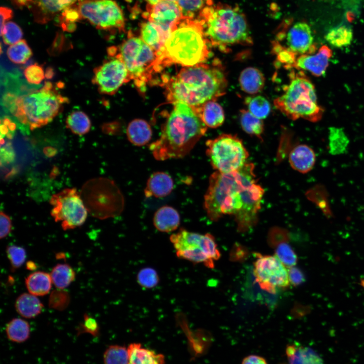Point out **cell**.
I'll return each mask as SVG.
<instances>
[{
    "mask_svg": "<svg viewBox=\"0 0 364 364\" xmlns=\"http://www.w3.org/2000/svg\"><path fill=\"white\" fill-rule=\"evenodd\" d=\"M254 168L252 163L247 162L238 170L225 173L215 171L210 175L204 201L210 219L217 221L224 215H232L241 232L256 225L264 191L257 182Z\"/></svg>",
    "mask_w": 364,
    "mask_h": 364,
    "instance_id": "6da1fadb",
    "label": "cell"
},
{
    "mask_svg": "<svg viewBox=\"0 0 364 364\" xmlns=\"http://www.w3.org/2000/svg\"><path fill=\"white\" fill-rule=\"evenodd\" d=\"M165 84L169 101L196 109L225 94L228 79L223 66L216 59L210 63L184 67Z\"/></svg>",
    "mask_w": 364,
    "mask_h": 364,
    "instance_id": "7a4b0ae2",
    "label": "cell"
},
{
    "mask_svg": "<svg viewBox=\"0 0 364 364\" xmlns=\"http://www.w3.org/2000/svg\"><path fill=\"white\" fill-rule=\"evenodd\" d=\"M173 104L159 139L149 146L159 161L184 157L207 131V127L193 108L181 102Z\"/></svg>",
    "mask_w": 364,
    "mask_h": 364,
    "instance_id": "3957f363",
    "label": "cell"
},
{
    "mask_svg": "<svg viewBox=\"0 0 364 364\" xmlns=\"http://www.w3.org/2000/svg\"><path fill=\"white\" fill-rule=\"evenodd\" d=\"M197 19L203 26L209 45L223 53L229 52L235 46L253 44L246 17L237 6L213 3Z\"/></svg>",
    "mask_w": 364,
    "mask_h": 364,
    "instance_id": "277c9868",
    "label": "cell"
},
{
    "mask_svg": "<svg viewBox=\"0 0 364 364\" xmlns=\"http://www.w3.org/2000/svg\"><path fill=\"white\" fill-rule=\"evenodd\" d=\"M209 46L200 21L185 18L157 52L158 69L173 64L190 67L204 63L210 56Z\"/></svg>",
    "mask_w": 364,
    "mask_h": 364,
    "instance_id": "5b68a950",
    "label": "cell"
},
{
    "mask_svg": "<svg viewBox=\"0 0 364 364\" xmlns=\"http://www.w3.org/2000/svg\"><path fill=\"white\" fill-rule=\"evenodd\" d=\"M4 101L20 123L33 130L51 122L68 99L60 94L51 82L46 81L39 89L19 97L8 93Z\"/></svg>",
    "mask_w": 364,
    "mask_h": 364,
    "instance_id": "8992f818",
    "label": "cell"
},
{
    "mask_svg": "<svg viewBox=\"0 0 364 364\" xmlns=\"http://www.w3.org/2000/svg\"><path fill=\"white\" fill-rule=\"evenodd\" d=\"M290 78L284 93L274 100L275 106L291 120L318 121L324 109L317 103L314 85L302 71L292 72Z\"/></svg>",
    "mask_w": 364,
    "mask_h": 364,
    "instance_id": "52a82bcc",
    "label": "cell"
},
{
    "mask_svg": "<svg viewBox=\"0 0 364 364\" xmlns=\"http://www.w3.org/2000/svg\"><path fill=\"white\" fill-rule=\"evenodd\" d=\"M118 53L112 49L109 56H116L125 64L131 80L140 89L145 87L154 73L159 71L157 52L147 44L141 37L131 33L117 49Z\"/></svg>",
    "mask_w": 364,
    "mask_h": 364,
    "instance_id": "ba28073f",
    "label": "cell"
},
{
    "mask_svg": "<svg viewBox=\"0 0 364 364\" xmlns=\"http://www.w3.org/2000/svg\"><path fill=\"white\" fill-rule=\"evenodd\" d=\"M206 154L215 171L232 172L247 162L249 153L242 141L235 135L222 134L206 142Z\"/></svg>",
    "mask_w": 364,
    "mask_h": 364,
    "instance_id": "9c48e42d",
    "label": "cell"
},
{
    "mask_svg": "<svg viewBox=\"0 0 364 364\" xmlns=\"http://www.w3.org/2000/svg\"><path fill=\"white\" fill-rule=\"evenodd\" d=\"M116 192L112 181L106 178H96L83 185L80 195L92 216L105 219L115 215Z\"/></svg>",
    "mask_w": 364,
    "mask_h": 364,
    "instance_id": "30bf717a",
    "label": "cell"
},
{
    "mask_svg": "<svg viewBox=\"0 0 364 364\" xmlns=\"http://www.w3.org/2000/svg\"><path fill=\"white\" fill-rule=\"evenodd\" d=\"M77 8L81 19L88 20L97 29L124 31L123 12L114 0H83Z\"/></svg>",
    "mask_w": 364,
    "mask_h": 364,
    "instance_id": "8fae6325",
    "label": "cell"
},
{
    "mask_svg": "<svg viewBox=\"0 0 364 364\" xmlns=\"http://www.w3.org/2000/svg\"><path fill=\"white\" fill-rule=\"evenodd\" d=\"M51 215L61 222L64 230L73 229L85 222L87 210L80 194L75 188L65 189L53 195L50 200Z\"/></svg>",
    "mask_w": 364,
    "mask_h": 364,
    "instance_id": "7c38bea8",
    "label": "cell"
},
{
    "mask_svg": "<svg viewBox=\"0 0 364 364\" xmlns=\"http://www.w3.org/2000/svg\"><path fill=\"white\" fill-rule=\"evenodd\" d=\"M254 275L256 282L264 290L275 293L278 288L289 286L288 270L275 256L255 253Z\"/></svg>",
    "mask_w": 364,
    "mask_h": 364,
    "instance_id": "4fadbf2b",
    "label": "cell"
},
{
    "mask_svg": "<svg viewBox=\"0 0 364 364\" xmlns=\"http://www.w3.org/2000/svg\"><path fill=\"white\" fill-rule=\"evenodd\" d=\"M110 57L109 59L94 69L92 81L97 86L101 94L112 95L123 83L131 79L121 60L116 56Z\"/></svg>",
    "mask_w": 364,
    "mask_h": 364,
    "instance_id": "5bb4252c",
    "label": "cell"
},
{
    "mask_svg": "<svg viewBox=\"0 0 364 364\" xmlns=\"http://www.w3.org/2000/svg\"><path fill=\"white\" fill-rule=\"evenodd\" d=\"M205 234L180 229L170 236V241L176 250V256L194 263H203L206 267H214V261L210 259L204 250Z\"/></svg>",
    "mask_w": 364,
    "mask_h": 364,
    "instance_id": "9a60e30c",
    "label": "cell"
},
{
    "mask_svg": "<svg viewBox=\"0 0 364 364\" xmlns=\"http://www.w3.org/2000/svg\"><path fill=\"white\" fill-rule=\"evenodd\" d=\"M283 40L285 45L281 44L296 55L311 54L316 51L311 29L304 22L292 24L290 20L287 21L278 33L276 40Z\"/></svg>",
    "mask_w": 364,
    "mask_h": 364,
    "instance_id": "2e32d148",
    "label": "cell"
},
{
    "mask_svg": "<svg viewBox=\"0 0 364 364\" xmlns=\"http://www.w3.org/2000/svg\"><path fill=\"white\" fill-rule=\"evenodd\" d=\"M143 17L157 25L168 37L185 19L178 4L167 0H160L152 5L147 4Z\"/></svg>",
    "mask_w": 364,
    "mask_h": 364,
    "instance_id": "e0dca14e",
    "label": "cell"
},
{
    "mask_svg": "<svg viewBox=\"0 0 364 364\" xmlns=\"http://www.w3.org/2000/svg\"><path fill=\"white\" fill-rule=\"evenodd\" d=\"M332 56V50L324 45L316 53L299 56L294 68L307 71L315 76L320 77L325 74Z\"/></svg>",
    "mask_w": 364,
    "mask_h": 364,
    "instance_id": "ac0fdd59",
    "label": "cell"
},
{
    "mask_svg": "<svg viewBox=\"0 0 364 364\" xmlns=\"http://www.w3.org/2000/svg\"><path fill=\"white\" fill-rule=\"evenodd\" d=\"M83 0H35L33 12L37 22L44 23L51 20L54 16L72 7L77 2Z\"/></svg>",
    "mask_w": 364,
    "mask_h": 364,
    "instance_id": "d6986e66",
    "label": "cell"
},
{
    "mask_svg": "<svg viewBox=\"0 0 364 364\" xmlns=\"http://www.w3.org/2000/svg\"><path fill=\"white\" fill-rule=\"evenodd\" d=\"M289 162L294 170L306 173L310 171L315 163V155L308 146L300 144L295 146L289 154Z\"/></svg>",
    "mask_w": 364,
    "mask_h": 364,
    "instance_id": "ffe728a7",
    "label": "cell"
},
{
    "mask_svg": "<svg viewBox=\"0 0 364 364\" xmlns=\"http://www.w3.org/2000/svg\"><path fill=\"white\" fill-rule=\"evenodd\" d=\"M174 187L172 178L167 173L157 171L152 174L144 190L146 197L162 198L169 195Z\"/></svg>",
    "mask_w": 364,
    "mask_h": 364,
    "instance_id": "44dd1931",
    "label": "cell"
},
{
    "mask_svg": "<svg viewBox=\"0 0 364 364\" xmlns=\"http://www.w3.org/2000/svg\"><path fill=\"white\" fill-rule=\"evenodd\" d=\"M128 364H165L164 356L142 347L140 343H133L127 347Z\"/></svg>",
    "mask_w": 364,
    "mask_h": 364,
    "instance_id": "7402d4cb",
    "label": "cell"
},
{
    "mask_svg": "<svg viewBox=\"0 0 364 364\" xmlns=\"http://www.w3.org/2000/svg\"><path fill=\"white\" fill-rule=\"evenodd\" d=\"M265 81V77L262 72L253 67H248L243 69L239 78L241 89L245 93L252 95L263 89Z\"/></svg>",
    "mask_w": 364,
    "mask_h": 364,
    "instance_id": "603a6c76",
    "label": "cell"
},
{
    "mask_svg": "<svg viewBox=\"0 0 364 364\" xmlns=\"http://www.w3.org/2000/svg\"><path fill=\"white\" fill-rule=\"evenodd\" d=\"M153 223L156 229L162 232L169 233L176 230L180 224V216L171 206H163L155 213Z\"/></svg>",
    "mask_w": 364,
    "mask_h": 364,
    "instance_id": "cb8c5ba5",
    "label": "cell"
},
{
    "mask_svg": "<svg viewBox=\"0 0 364 364\" xmlns=\"http://www.w3.org/2000/svg\"><path fill=\"white\" fill-rule=\"evenodd\" d=\"M207 127L216 128L221 126L225 119L222 107L215 101H210L194 109Z\"/></svg>",
    "mask_w": 364,
    "mask_h": 364,
    "instance_id": "d4e9b609",
    "label": "cell"
},
{
    "mask_svg": "<svg viewBox=\"0 0 364 364\" xmlns=\"http://www.w3.org/2000/svg\"><path fill=\"white\" fill-rule=\"evenodd\" d=\"M140 26L141 39L156 52L160 51L168 37L157 25L148 20L142 22Z\"/></svg>",
    "mask_w": 364,
    "mask_h": 364,
    "instance_id": "484cf974",
    "label": "cell"
},
{
    "mask_svg": "<svg viewBox=\"0 0 364 364\" xmlns=\"http://www.w3.org/2000/svg\"><path fill=\"white\" fill-rule=\"evenodd\" d=\"M126 135L128 141L133 145L143 146L151 140L152 131L146 121L142 119H135L128 124Z\"/></svg>",
    "mask_w": 364,
    "mask_h": 364,
    "instance_id": "4316f807",
    "label": "cell"
},
{
    "mask_svg": "<svg viewBox=\"0 0 364 364\" xmlns=\"http://www.w3.org/2000/svg\"><path fill=\"white\" fill-rule=\"evenodd\" d=\"M15 307L17 312L22 316L31 318L39 315L43 305L36 296L30 293H23L16 299Z\"/></svg>",
    "mask_w": 364,
    "mask_h": 364,
    "instance_id": "83f0119b",
    "label": "cell"
},
{
    "mask_svg": "<svg viewBox=\"0 0 364 364\" xmlns=\"http://www.w3.org/2000/svg\"><path fill=\"white\" fill-rule=\"evenodd\" d=\"M29 293L35 296H43L50 292L52 286L50 274L38 271L30 274L25 280Z\"/></svg>",
    "mask_w": 364,
    "mask_h": 364,
    "instance_id": "f1b7e54d",
    "label": "cell"
},
{
    "mask_svg": "<svg viewBox=\"0 0 364 364\" xmlns=\"http://www.w3.org/2000/svg\"><path fill=\"white\" fill-rule=\"evenodd\" d=\"M5 330L8 338L16 343L26 341L30 334L28 323L20 318H13L7 324Z\"/></svg>",
    "mask_w": 364,
    "mask_h": 364,
    "instance_id": "f546056e",
    "label": "cell"
},
{
    "mask_svg": "<svg viewBox=\"0 0 364 364\" xmlns=\"http://www.w3.org/2000/svg\"><path fill=\"white\" fill-rule=\"evenodd\" d=\"M240 122L242 129L247 133L262 139L264 129L262 119L253 115L248 110L242 109L240 111Z\"/></svg>",
    "mask_w": 364,
    "mask_h": 364,
    "instance_id": "4dcf8cb0",
    "label": "cell"
},
{
    "mask_svg": "<svg viewBox=\"0 0 364 364\" xmlns=\"http://www.w3.org/2000/svg\"><path fill=\"white\" fill-rule=\"evenodd\" d=\"M52 281L56 287L64 289L74 280L75 274L73 268L67 264H58L50 274Z\"/></svg>",
    "mask_w": 364,
    "mask_h": 364,
    "instance_id": "1f68e13d",
    "label": "cell"
},
{
    "mask_svg": "<svg viewBox=\"0 0 364 364\" xmlns=\"http://www.w3.org/2000/svg\"><path fill=\"white\" fill-rule=\"evenodd\" d=\"M66 124L72 133L79 135L87 133L91 127L88 116L81 111L71 113L66 118Z\"/></svg>",
    "mask_w": 364,
    "mask_h": 364,
    "instance_id": "d6a6232c",
    "label": "cell"
},
{
    "mask_svg": "<svg viewBox=\"0 0 364 364\" xmlns=\"http://www.w3.org/2000/svg\"><path fill=\"white\" fill-rule=\"evenodd\" d=\"M353 38L352 29L346 25L338 26L331 29L325 38L332 46L341 48L350 44Z\"/></svg>",
    "mask_w": 364,
    "mask_h": 364,
    "instance_id": "836d02e7",
    "label": "cell"
},
{
    "mask_svg": "<svg viewBox=\"0 0 364 364\" xmlns=\"http://www.w3.org/2000/svg\"><path fill=\"white\" fill-rule=\"evenodd\" d=\"M245 103L248 110L260 119L266 118L270 112L271 107L269 101L262 96L247 97L245 99Z\"/></svg>",
    "mask_w": 364,
    "mask_h": 364,
    "instance_id": "e575fe53",
    "label": "cell"
},
{
    "mask_svg": "<svg viewBox=\"0 0 364 364\" xmlns=\"http://www.w3.org/2000/svg\"><path fill=\"white\" fill-rule=\"evenodd\" d=\"M9 59L16 64H25L32 56L31 48L24 39L10 45L7 50Z\"/></svg>",
    "mask_w": 364,
    "mask_h": 364,
    "instance_id": "d590c367",
    "label": "cell"
},
{
    "mask_svg": "<svg viewBox=\"0 0 364 364\" xmlns=\"http://www.w3.org/2000/svg\"><path fill=\"white\" fill-rule=\"evenodd\" d=\"M348 144V138L342 129L335 127L330 128L329 147L331 154H343L346 150Z\"/></svg>",
    "mask_w": 364,
    "mask_h": 364,
    "instance_id": "8d00e7d4",
    "label": "cell"
},
{
    "mask_svg": "<svg viewBox=\"0 0 364 364\" xmlns=\"http://www.w3.org/2000/svg\"><path fill=\"white\" fill-rule=\"evenodd\" d=\"M176 3L187 19H197L206 7L213 4L212 0H176Z\"/></svg>",
    "mask_w": 364,
    "mask_h": 364,
    "instance_id": "74e56055",
    "label": "cell"
},
{
    "mask_svg": "<svg viewBox=\"0 0 364 364\" xmlns=\"http://www.w3.org/2000/svg\"><path fill=\"white\" fill-rule=\"evenodd\" d=\"M287 357L289 364H323L320 355L309 347H297L294 353Z\"/></svg>",
    "mask_w": 364,
    "mask_h": 364,
    "instance_id": "f35d334b",
    "label": "cell"
},
{
    "mask_svg": "<svg viewBox=\"0 0 364 364\" xmlns=\"http://www.w3.org/2000/svg\"><path fill=\"white\" fill-rule=\"evenodd\" d=\"M127 348L118 345L109 346L103 355L104 364H128Z\"/></svg>",
    "mask_w": 364,
    "mask_h": 364,
    "instance_id": "ab89813d",
    "label": "cell"
},
{
    "mask_svg": "<svg viewBox=\"0 0 364 364\" xmlns=\"http://www.w3.org/2000/svg\"><path fill=\"white\" fill-rule=\"evenodd\" d=\"M1 35L6 44L12 45L22 39L23 32L16 23L8 21L1 30Z\"/></svg>",
    "mask_w": 364,
    "mask_h": 364,
    "instance_id": "60d3db41",
    "label": "cell"
},
{
    "mask_svg": "<svg viewBox=\"0 0 364 364\" xmlns=\"http://www.w3.org/2000/svg\"><path fill=\"white\" fill-rule=\"evenodd\" d=\"M136 279L138 283L145 289L155 287L159 281V276L156 270L149 267L141 269L138 273Z\"/></svg>",
    "mask_w": 364,
    "mask_h": 364,
    "instance_id": "b9f144b4",
    "label": "cell"
},
{
    "mask_svg": "<svg viewBox=\"0 0 364 364\" xmlns=\"http://www.w3.org/2000/svg\"><path fill=\"white\" fill-rule=\"evenodd\" d=\"M276 256L286 266H294L297 262V256L291 247L286 243L279 245L276 248Z\"/></svg>",
    "mask_w": 364,
    "mask_h": 364,
    "instance_id": "7bdbcfd3",
    "label": "cell"
},
{
    "mask_svg": "<svg viewBox=\"0 0 364 364\" xmlns=\"http://www.w3.org/2000/svg\"><path fill=\"white\" fill-rule=\"evenodd\" d=\"M6 253L12 271L19 268L25 261L26 251L22 247L16 245L9 246L7 247Z\"/></svg>",
    "mask_w": 364,
    "mask_h": 364,
    "instance_id": "ee69618b",
    "label": "cell"
},
{
    "mask_svg": "<svg viewBox=\"0 0 364 364\" xmlns=\"http://www.w3.org/2000/svg\"><path fill=\"white\" fill-rule=\"evenodd\" d=\"M273 51L277 55L279 62L284 64L288 68L295 67L297 58V55L295 53L276 41L273 43Z\"/></svg>",
    "mask_w": 364,
    "mask_h": 364,
    "instance_id": "f6af8a7d",
    "label": "cell"
},
{
    "mask_svg": "<svg viewBox=\"0 0 364 364\" xmlns=\"http://www.w3.org/2000/svg\"><path fill=\"white\" fill-rule=\"evenodd\" d=\"M63 290L58 289L51 293L49 300V305L51 308L63 310L68 306L70 296L67 292Z\"/></svg>",
    "mask_w": 364,
    "mask_h": 364,
    "instance_id": "bcb514c9",
    "label": "cell"
},
{
    "mask_svg": "<svg viewBox=\"0 0 364 364\" xmlns=\"http://www.w3.org/2000/svg\"><path fill=\"white\" fill-rule=\"evenodd\" d=\"M289 239V234L287 230L275 226L271 228L268 232L267 241L269 246L274 248L280 244L287 242Z\"/></svg>",
    "mask_w": 364,
    "mask_h": 364,
    "instance_id": "7dc6e473",
    "label": "cell"
},
{
    "mask_svg": "<svg viewBox=\"0 0 364 364\" xmlns=\"http://www.w3.org/2000/svg\"><path fill=\"white\" fill-rule=\"evenodd\" d=\"M24 74L29 83L35 85L39 84L46 77L43 68L37 63L26 67Z\"/></svg>",
    "mask_w": 364,
    "mask_h": 364,
    "instance_id": "c3c4849f",
    "label": "cell"
},
{
    "mask_svg": "<svg viewBox=\"0 0 364 364\" xmlns=\"http://www.w3.org/2000/svg\"><path fill=\"white\" fill-rule=\"evenodd\" d=\"M79 333H87L93 336H97L99 333V327L97 321L87 313L83 315V321L78 327Z\"/></svg>",
    "mask_w": 364,
    "mask_h": 364,
    "instance_id": "681fc988",
    "label": "cell"
},
{
    "mask_svg": "<svg viewBox=\"0 0 364 364\" xmlns=\"http://www.w3.org/2000/svg\"><path fill=\"white\" fill-rule=\"evenodd\" d=\"M249 255L247 249L239 243H235L230 253V259L233 261H242L245 260Z\"/></svg>",
    "mask_w": 364,
    "mask_h": 364,
    "instance_id": "f907efd6",
    "label": "cell"
},
{
    "mask_svg": "<svg viewBox=\"0 0 364 364\" xmlns=\"http://www.w3.org/2000/svg\"><path fill=\"white\" fill-rule=\"evenodd\" d=\"M0 238L2 239L8 235L12 227L10 217L3 211L0 214Z\"/></svg>",
    "mask_w": 364,
    "mask_h": 364,
    "instance_id": "816d5d0a",
    "label": "cell"
},
{
    "mask_svg": "<svg viewBox=\"0 0 364 364\" xmlns=\"http://www.w3.org/2000/svg\"><path fill=\"white\" fill-rule=\"evenodd\" d=\"M288 276L290 283L294 286L301 284L305 279L302 271L295 266L290 267L288 270Z\"/></svg>",
    "mask_w": 364,
    "mask_h": 364,
    "instance_id": "f5cc1de1",
    "label": "cell"
},
{
    "mask_svg": "<svg viewBox=\"0 0 364 364\" xmlns=\"http://www.w3.org/2000/svg\"><path fill=\"white\" fill-rule=\"evenodd\" d=\"M242 364H267V363L263 357L257 355H250L243 359Z\"/></svg>",
    "mask_w": 364,
    "mask_h": 364,
    "instance_id": "db71d44e",
    "label": "cell"
},
{
    "mask_svg": "<svg viewBox=\"0 0 364 364\" xmlns=\"http://www.w3.org/2000/svg\"><path fill=\"white\" fill-rule=\"evenodd\" d=\"M1 14V30L3 28L5 23L13 17V12L11 9L2 7L0 9Z\"/></svg>",
    "mask_w": 364,
    "mask_h": 364,
    "instance_id": "11a10c76",
    "label": "cell"
},
{
    "mask_svg": "<svg viewBox=\"0 0 364 364\" xmlns=\"http://www.w3.org/2000/svg\"><path fill=\"white\" fill-rule=\"evenodd\" d=\"M54 74L53 69L52 68H48L47 69L45 72V76L48 79L52 78Z\"/></svg>",
    "mask_w": 364,
    "mask_h": 364,
    "instance_id": "9f6ffc18",
    "label": "cell"
},
{
    "mask_svg": "<svg viewBox=\"0 0 364 364\" xmlns=\"http://www.w3.org/2000/svg\"><path fill=\"white\" fill-rule=\"evenodd\" d=\"M17 3L20 5L29 4L32 2L31 0H16Z\"/></svg>",
    "mask_w": 364,
    "mask_h": 364,
    "instance_id": "6f0895ef",
    "label": "cell"
},
{
    "mask_svg": "<svg viewBox=\"0 0 364 364\" xmlns=\"http://www.w3.org/2000/svg\"><path fill=\"white\" fill-rule=\"evenodd\" d=\"M149 5H154L159 2L160 0H145Z\"/></svg>",
    "mask_w": 364,
    "mask_h": 364,
    "instance_id": "680465c9",
    "label": "cell"
},
{
    "mask_svg": "<svg viewBox=\"0 0 364 364\" xmlns=\"http://www.w3.org/2000/svg\"><path fill=\"white\" fill-rule=\"evenodd\" d=\"M167 1H173V2H176V0H167Z\"/></svg>",
    "mask_w": 364,
    "mask_h": 364,
    "instance_id": "91938a15",
    "label": "cell"
}]
</instances>
